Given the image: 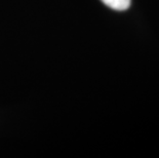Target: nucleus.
<instances>
[{"instance_id": "1", "label": "nucleus", "mask_w": 159, "mask_h": 158, "mask_svg": "<svg viewBox=\"0 0 159 158\" xmlns=\"http://www.w3.org/2000/svg\"><path fill=\"white\" fill-rule=\"evenodd\" d=\"M108 7L114 9V11H123L130 6L131 0H101Z\"/></svg>"}]
</instances>
